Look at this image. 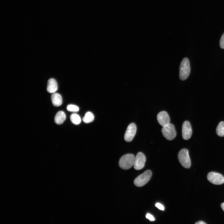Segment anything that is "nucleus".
<instances>
[{
	"label": "nucleus",
	"mask_w": 224,
	"mask_h": 224,
	"mask_svg": "<svg viewBox=\"0 0 224 224\" xmlns=\"http://www.w3.org/2000/svg\"><path fill=\"white\" fill-rule=\"evenodd\" d=\"M135 157L132 154H128L124 155L120 159L119 165L120 167L124 170L131 168L133 165Z\"/></svg>",
	"instance_id": "f257e3e1"
},
{
	"label": "nucleus",
	"mask_w": 224,
	"mask_h": 224,
	"mask_svg": "<svg viewBox=\"0 0 224 224\" xmlns=\"http://www.w3.org/2000/svg\"><path fill=\"white\" fill-rule=\"evenodd\" d=\"M190 67L188 59L186 58L183 59L180 67L179 76L182 81L186 80L189 76Z\"/></svg>",
	"instance_id": "f03ea898"
},
{
	"label": "nucleus",
	"mask_w": 224,
	"mask_h": 224,
	"mask_svg": "<svg viewBox=\"0 0 224 224\" xmlns=\"http://www.w3.org/2000/svg\"><path fill=\"white\" fill-rule=\"evenodd\" d=\"M178 159L181 165L186 168H189L191 163L189 154L188 150L186 149L181 150L178 153Z\"/></svg>",
	"instance_id": "7ed1b4c3"
},
{
	"label": "nucleus",
	"mask_w": 224,
	"mask_h": 224,
	"mask_svg": "<svg viewBox=\"0 0 224 224\" xmlns=\"http://www.w3.org/2000/svg\"><path fill=\"white\" fill-rule=\"evenodd\" d=\"M152 175L151 171L149 170H147L137 177L134 180V183L137 187L143 186L150 180Z\"/></svg>",
	"instance_id": "20e7f679"
},
{
	"label": "nucleus",
	"mask_w": 224,
	"mask_h": 224,
	"mask_svg": "<svg viewBox=\"0 0 224 224\" xmlns=\"http://www.w3.org/2000/svg\"><path fill=\"white\" fill-rule=\"evenodd\" d=\"M162 133L164 137L168 140L173 139L176 137V133L174 126L171 124L163 127Z\"/></svg>",
	"instance_id": "39448f33"
},
{
	"label": "nucleus",
	"mask_w": 224,
	"mask_h": 224,
	"mask_svg": "<svg viewBox=\"0 0 224 224\" xmlns=\"http://www.w3.org/2000/svg\"><path fill=\"white\" fill-rule=\"evenodd\" d=\"M208 180L215 185H220L224 183V177L221 174L214 172L209 173L207 176Z\"/></svg>",
	"instance_id": "423d86ee"
},
{
	"label": "nucleus",
	"mask_w": 224,
	"mask_h": 224,
	"mask_svg": "<svg viewBox=\"0 0 224 224\" xmlns=\"http://www.w3.org/2000/svg\"><path fill=\"white\" fill-rule=\"evenodd\" d=\"M146 160L144 155L141 152H138L135 157L133 165L134 168L137 170L142 169L144 166Z\"/></svg>",
	"instance_id": "0eeeda50"
},
{
	"label": "nucleus",
	"mask_w": 224,
	"mask_h": 224,
	"mask_svg": "<svg viewBox=\"0 0 224 224\" xmlns=\"http://www.w3.org/2000/svg\"><path fill=\"white\" fill-rule=\"evenodd\" d=\"M137 127L134 123L130 124L128 126L124 136V139L128 142H131L133 139L136 132Z\"/></svg>",
	"instance_id": "6e6552de"
},
{
	"label": "nucleus",
	"mask_w": 224,
	"mask_h": 224,
	"mask_svg": "<svg viewBox=\"0 0 224 224\" xmlns=\"http://www.w3.org/2000/svg\"><path fill=\"white\" fill-rule=\"evenodd\" d=\"M192 129L191 124L189 121H186L183 124L182 127V136L185 140L189 139L192 136Z\"/></svg>",
	"instance_id": "1a4fd4ad"
},
{
	"label": "nucleus",
	"mask_w": 224,
	"mask_h": 224,
	"mask_svg": "<svg viewBox=\"0 0 224 224\" xmlns=\"http://www.w3.org/2000/svg\"><path fill=\"white\" fill-rule=\"evenodd\" d=\"M157 118L159 123L162 127L170 124L169 117L167 112L165 111L159 112L157 115Z\"/></svg>",
	"instance_id": "9d476101"
},
{
	"label": "nucleus",
	"mask_w": 224,
	"mask_h": 224,
	"mask_svg": "<svg viewBox=\"0 0 224 224\" xmlns=\"http://www.w3.org/2000/svg\"><path fill=\"white\" fill-rule=\"evenodd\" d=\"M58 89L57 82L55 79L53 78L49 79L48 82L47 90L50 93H54Z\"/></svg>",
	"instance_id": "9b49d317"
},
{
	"label": "nucleus",
	"mask_w": 224,
	"mask_h": 224,
	"mask_svg": "<svg viewBox=\"0 0 224 224\" xmlns=\"http://www.w3.org/2000/svg\"><path fill=\"white\" fill-rule=\"evenodd\" d=\"M51 100L53 105L55 106H59L62 103L61 95L58 93H54L51 96Z\"/></svg>",
	"instance_id": "f8f14e48"
},
{
	"label": "nucleus",
	"mask_w": 224,
	"mask_h": 224,
	"mask_svg": "<svg viewBox=\"0 0 224 224\" xmlns=\"http://www.w3.org/2000/svg\"><path fill=\"white\" fill-rule=\"evenodd\" d=\"M66 116L64 112L60 111L56 114L54 118V121L58 124H63L66 119Z\"/></svg>",
	"instance_id": "ddd939ff"
},
{
	"label": "nucleus",
	"mask_w": 224,
	"mask_h": 224,
	"mask_svg": "<svg viewBox=\"0 0 224 224\" xmlns=\"http://www.w3.org/2000/svg\"><path fill=\"white\" fill-rule=\"evenodd\" d=\"M94 119L93 114L91 112H86L83 118V121L86 123H89L92 122Z\"/></svg>",
	"instance_id": "4468645a"
},
{
	"label": "nucleus",
	"mask_w": 224,
	"mask_h": 224,
	"mask_svg": "<svg viewBox=\"0 0 224 224\" xmlns=\"http://www.w3.org/2000/svg\"><path fill=\"white\" fill-rule=\"evenodd\" d=\"M216 132L219 136H224V122L222 121L219 123L217 127Z\"/></svg>",
	"instance_id": "2eb2a0df"
},
{
	"label": "nucleus",
	"mask_w": 224,
	"mask_h": 224,
	"mask_svg": "<svg viewBox=\"0 0 224 224\" xmlns=\"http://www.w3.org/2000/svg\"><path fill=\"white\" fill-rule=\"evenodd\" d=\"M70 119L71 122L76 125L79 124L81 121L80 116L76 113L72 114L70 116Z\"/></svg>",
	"instance_id": "dca6fc26"
},
{
	"label": "nucleus",
	"mask_w": 224,
	"mask_h": 224,
	"mask_svg": "<svg viewBox=\"0 0 224 224\" xmlns=\"http://www.w3.org/2000/svg\"><path fill=\"white\" fill-rule=\"evenodd\" d=\"M67 109L68 111L70 112H77L79 110V108L77 106L72 104L68 105Z\"/></svg>",
	"instance_id": "f3484780"
},
{
	"label": "nucleus",
	"mask_w": 224,
	"mask_h": 224,
	"mask_svg": "<svg viewBox=\"0 0 224 224\" xmlns=\"http://www.w3.org/2000/svg\"><path fill=\"white\" fill-rule=\"evenodd\" d=\"M220 46L222 49H224V33L222 35L220 40Z\"/></svg>",
	"instance_id": "a211bd4d"
},
{
	"label": "nucleus",
	"mask_w": 224,
	"mask_h": 224,
	"mask_svg": "<svg viewBox=\"0 0 224 224\" xmlns=\"http://www.w3.org/2000/svg\"><path fill=\"white\" fill-rule=\"evenodd\" d=\"M146 218L151 221H154L155 220L153 216L149 213H147L146 215Z\"/></svg>",
	"instance_id": "6ab92c4d"
},
{
	"label": "nucleus",
	"mask_w": 224,
	"mask_h": 224,
	"mask_svg": "<svg viewBox=\"0 0 224 224\" xmlns=\"http://www.w3.org/2000/svg\"><path fill=\"white\" fill-rule=\"evenodd\" d=\"M155 206L160 210H164V206L159 203H156L155 204Z\"/></svg>",
	"instance_id": "aec40b11"
},
{
	"label": "nucleus",
	"mask_w": 224,
	"mask_h": 224,
	"mask_svg": "<svg viewBox=\"0 0 224 224\" xmlns=\"http://www.w3.org/2000/svg\"><path fill=\"white\" fill-rule=\"evenodd\" d=\"M195 224H206V223L203 221H199L195 223Z\"/></svg>",
	"instance_id": "412c9836"
},
{
	"label": "nucleus",
	"mask_w": 224,
	"mask_h": 224,
	"mask_svg": "<svg viewBox=\"0 0 224 224\" xmlns=\"http://www.w3.org/2000/svg\"><path fill=\"white\" fill-rule=\"evenodd\" d=\"M221 207L223 210L224 211V203H222L221 204Z\"/></svg>",
	"instance_id": "4be33fe9"
}]
</instances>
